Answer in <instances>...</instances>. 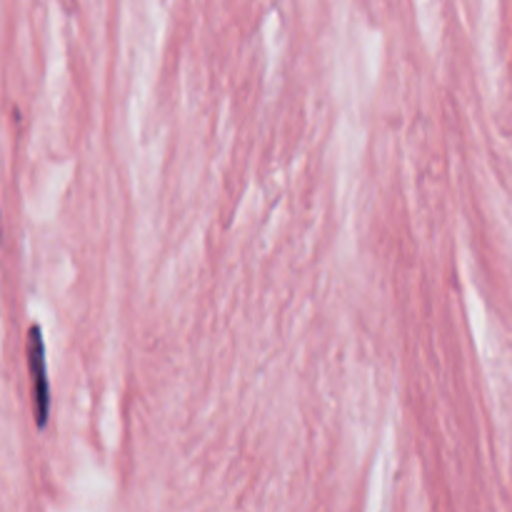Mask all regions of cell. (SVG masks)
Masks as SVG:
<instances>
[{
	"mask_svg": "<svg viewBox=\"0 0 512 512\" xmlns=\"http://www.w3.org/2000/svg\"><path fill=\"white\" fill-rule=\"evenodd\" d=\"M28 368L30 380H33V408H35V423L43 428L48 423L50 413V390H48V370H45V345L40 328H30L28 335Z\"/></svg>",
	"mask_w": 512,
	"mask_h": 512,
	"instance_id": "obj_1",
	"label": "cell"
}]
</instances>
